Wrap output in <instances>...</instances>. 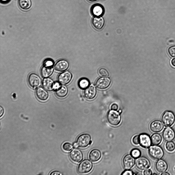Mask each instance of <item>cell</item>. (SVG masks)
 I'll list each match as a JSON object with an SVG mask.
<instances>
[{"instance_id": "60d3db41", "label": "cell", "mask_w": 175, "mask_h": 175, "mask_svg": "<svg viewBox=\"0 0 175 175\" xmlns=\"http://www.w3.org/2000/svg\"><path fill=\"white\" fill-rule=\"evenodd\" d=\"M73 147H74L75 148H77L78 147V145L76 143V142H74L73 144Z\"/></svg>"}, {"instance_id": "836d02e7", "label": "cell", "mask_w": 175, "mask_h": 175, "mask_svg": "<svg viewBox=\"0 0 175 175\" xmlns=\"http://www.w3.org/2000/svg\"><path fill=\"white\" fill-rule=\"evenodd\" d=\"M54 63L53 61L50 59L47 58L44 60L43 64L53 66Z\"/></svg>"}, {"instance_id": "e575fe53", "label": "cell", "mask_w": 175, "mask_h": 175, "mask_svg": "<svg viewBox=\"0 0 175 175\" xmlns=\"http://www.w3.org/2000/svg\"><path fill=\"white\" fill-rule=\"evenodd\" d=\"M133 174V172L130 170H126L121 174L122 175H132Z\"/></svg>"}, {"instance_id": "52a82bcc", "label": "cell", "mask_w": 175, "mask_h": 175, "mask_svg": "<svg viewBox=\"0 0 175 175\" xmlns=\"http://www.w3.org/2000/svg\"><path fill=\"white\" fill-rule=\"evenodd\" d=\"M135 163L136 167L140 170L148 169L150 166V163L149 160L144 157H140L136 159Z\"/></svg>"}, {"instance_id": "4dcf8cb0", "label": "cell", "mask_w": 175, "mask_h": 175, "mask_svg": "<svg viewBox=\"0 0 175 175\" xmlns=\"http://www.w3.org/2000/svg\"><path fill=\"white\" fill-rule=\"evenodd\" d=\"M99 73L101 76L104 77H108L109 75V73L107 70L103 68H100L99 69Z\"/></svg>"}, {"instance_id": "cb8c5ba5", "label": "cell", "mask_w": 175, "mask_h": 175, "mask_svg": "<svg viewBox=\"0 0 175 175\" xmlns=\"http://www.w3.org/2000/svg\"><path fill=\"white\" fill-rule=\"evenodd\" d=\"M91 12L94 15L96 16H100L103 13L104 9L100 5H95L92 8Z\"/></svg>"}, {"instance_id": "5b68a950", "label": "cell", "mask_w": 175, "mask_h": 175, "mask_svg": "<svg viewBox=\"0 0 175 175\" xmlns=\"http://www.w3.org/2000/svg\"><path fill=\"white\" fill-rule=\"evenodd\" d=\"M76 142L78 147L86 148L91 143L90 136L87 133L81 134L78 137Z\"/></svg>"}, {"instance_id": "b9f144b4", "label": "cell", "mask_w": 175, "mask_h": 175, "mask_svg": "<svg viewBox=\"0 0 175 175\" xmlns=\"http://www.w3.org/2000/svg\"><path fill=\"white\" fill-rule=\"evenodd\" d=\"M161 175H170V174L167 172H164L163 173H162L161 174Z\"/></svg>"}, {"instance_id": "f546056e", "label": "cell", "mask_w": 175, "mask_h": 175, "mask_svg": "<svg viewBox=\"0 0 175 175\" xmlns=\"http://www.w3.org/2000/svg\"><path fill=\"white\" fill-rule=\"evenodd\" d=\"M62 147L64 151H70L72 149L73 146L69 142H66L63 143Z\"/></svg>"}, {"instance_id": "6da1fadb", "label": "cell", "mask_w": 175, "mask_h": 175, "mask_svg": "<svg viewBox=\"0 0 175 175\" xmlns=\"http://www.w3.org/2000/svg\"><path fill=\"white\" fill-rule=\"evenodd\" d=\"M161 120L165 127H170L174 122L175 115L172 111L169 110L166 111L163 114Z\"/></svg>"}, {"instance_id": "8992f818", "label": "cell", "mask_w": 175, "mask_h": 175, "mask_svg": "<svg viewBox=\"0 0 175 175\" xmlns=\"http://www.w3.org/2000/svg\"><path fill=\"white\" fill-rule=\"evenodd\" d=\"M28 82L29 86L33 89L39 87L42 83V80L39 76L35 73H32L29 75Z\"/></svg>"}, {"instance_id": "9c48e42d", "label": "cell", "mask_w": 175, "mask_h": 175, "mask_svg": "<svg viewBox=\"0 0 175 175\" xmlns=\"http://www.w3.org/2000/svg\"><path fill=\"white\" fill-rule=\"evenodd\" d=\"M69 156L70 159L73 161L79 163L83 160V155L82 152L79 149L75 148L70 152Z\"/></svg>"}, {"instance_id": "44dd1931", "label": "cell", "mask_w": 175, "mask_h": 175, "mask_svg": "<svg viewBox=\"0 0 175 175\" xmlns=\"http://www.w3.org/2000/svg\"><path fill=\"white\" fill-rule=\"evenodd\" d=\"M155 168L156 170L160 173H163L167 170L168 166L167 163L164 160L160 159L156 162Z\"/></svg>"}, {"instance_id": "2e32d148", "label": "cell", "mask_w": 175, "mask_h": 175, "mask_svg": "<svg viewBox=\"0 0 175 175\" xmlns=\"http://www.w3.org/2000/svg\"><path fill=\"white\" fill-rule=\"evenodd\" d=\"M163 125L162 122L159 120H155L150 124L149 127L150 130L154 132H158L161 131L163 128Z\"/></svg>"}, {"instance_id": "603a6c76", "label": "cell", "mask_w": 175, "mask_h": 175, "mask_svg": "<svg viewBox=\"0 0 175 175\" xmlns=\"http://www.w3.org/2000/svg\"><path fill=\"white\" fill-rule=\"evenodd\" d=\"M55 90L56 95L59 98L65 97L66 95L68 92L67 87L64 85H60Z\"/></svg>"}, {"instance_id": "277c9868", "label": "cell", "mask_w": 175, "mask_h": 175, "mask_svg": "<svg viewBox=\"0 0 175 175\" xmlns=\"http://www.w3.org/2000/svg\"><path fill=\"white\" fill-rule=\"evenodd\" d=\"M92 168V164L88 159L83 160L78 165L77 171L78 173L84 174L90 172Z\"/></svg>"}, {"instance_id": "d6986e66", "label": "cell", "mask_w": 175, "mask_h": 175, "mask_svg": "<svg viewBox=\"0 0 175 175\" xmlns=\"http://www.w3.org/2000/svg\"><path fill=\"white\" fill-rule=\"evenodd\" d=\"M68 67V62L66 60H61L58 61L56 63L54 68L57 71L62 72L66 70Z\"/></svg>"}, {"instance_id": "ac0fdd59", "label": "cell", "mask_w": 175, "mask_h": 175, "mask_svg": "<svg viewBox=\"0 0 175 175\" xmlns=\"http://www.w3.org/2000/svg\"><path fill=\"white\" fill-rule=\"evenodd\" d=\"M53 72V66L43 64L41 69L40 73L43 77L47 78L51 76Z\"/></svg>"}, {"instance_id": "d6a6232c", "label": "cell", "mask_w": 175, "mask_h": 175, "mask_svg": "<svg viewBox=\"0 0 175 175\" xmlns=\"http://www.w3.org/2000/svg\"><path fill=\"white\" fill-rule=\"evenodd\" d=\"M132 141L133 143L136 145H137L139 143V135H136L132 138Z\"/></svg>"}, {"instance_id": "ab89813d", "label": "cell", "mask_w": 175, "mask_h": 175, "mask_svg": "<svg viewBox=\"0 0 175 175\" xmlns=\"http://www.w3.org/2000/svg\"><path fill=\"white\" fill-rule=\"evenodd\" d=\"M171 63L172 65L175 67V58H173L171 60Z\"/></svg>"}, {"instance_id": "ee69618b", "label": "cell", "mask_w": 175, "mask_h": 175, "mask_svg": "<svg viewBox=\"0 0 175 175\" xmlns=\"http://www.w3.org/2000/svg\"><path fill=\"white\" fill-rule=\"evenodd\" d=\"M88 1L90 2H94L97 1V0H88Z\"/></svg>"}, {"instance_id": "8d00e7d4", "label": "cell", "mask_w": 175, "mask_h": 175, "mask_svg": "<svg viewBox=\"0 0 175 175\" xmlns=\"http://www.w3.org/2000/svg\"><path fill=\"white\" fill-rule=\"evenodd\" d=\"M118 108V106L115 103L112 104L111 106V110L116 111Z\"/></svg>"}, {"instance_id": "ba28073f", "label": "cell", "mask_w": 175, "mask_h": 175, "mask_svg": "<svg viewBox=\"0 0 175 175\" xmlns=\"http://www.w3.org/2000/svg\"><path fill=\"white\" fill-rule=\"evenodd\" d=\"M72 78L71 73L66 71L60 74L58 76V82L60 84L65 85L68 84L71 81Z\"/></svg>"}, {"instance_id": "83f0119b", "label": "cell", "mask_w": 175, "mask_h": 175, "mask_svg": "<svg viewBox=\"0 0 175 175\" xmlns=\"http://www.w3.org/2000/svg\"><path fill=\"white\" fill-rule=\"evenodd\" d=\"M130 154L135 159H136L140 157L141 152L139 149L134 148L131 150Z\"/></svg>"}, {"instance_id": "1f68e13d", "label": "cell", "mask_w": 175, "mask_h": 175, "mask_svg": "<svg viewBox=\"0 0 175 175\" xmlns=\"http://www.w3.org/2000/svg\"><path fill=\"white\" fill-rule=\"evenodd\" d=\"M168 52L172 57L175 58V46L170 47L168 49Z\"/></svg>"}, {"instance_id": "3957f363", "label": "cell", "mask_w": 175, "mask_h": 175, "mask_svg": "<svg viewBox=\"0 0 175 175\" xmlns=\"http://www.w3.org/2000/svg\"><path fill=\"white\" fill-rule=\"evenodd\" d=\"M107 118L108 122L113 126H117L121 122L120 117L119 113L115 111L111 110L109 111Z\"/></svg>"}, {"instance_id": "8fae6325", "label": "cell", "mask_w": 175, "mask_h": 175, "mask_svg": "<svg viewBox=\"0 0 175 175\" xmlns=\"http://www.w3.org/2000/svg\"><path fill=\"white\" fill-rule=\"evenodd\" d=\"M139 144L142 147L145 148H149L151 145V141L150 136L148 134L143 133L139 135Z\"/></svg>"}, {"instance_id": "d4e9b609", "label": "cell", "mask_w": 175, "mask_h": 175, "mask_svg": "<svg viewBox=\"0 0 175 175\" xmlns=\"http://www.w3.org/2000/svg\"><path fill=\"white\" fill-rule=\"evenodd\" d=\"M18 3L20 7L23 10L29 9L31 5L30 0H19Z\"/></svg>"}, {"instance_id": "30bf717a", "label": "cell", "mask_w": 175, "mask_h": 175, "mask_svg": "<svg viewBox=\"0 0 175 175\" xmlns=\"http://www.w3.org/2000/svg\"><path fill=\"white\" fill-rule=\"evenodd\" d=\"M135 158L130 154H127L123 157L122 164L125 170H130L134 166L135 163Z\"/></svg>"}, {"instance_id": "f35d334b", "label": "cell", "mask_w": 175, "mask_h": 175, "mask_svg": "<svg viewBox=\"0 0 175 175\" xmlns=\"http://www.w3.org/2000/svg\"><path fill=\"white\" fill-rule=\"evenodd\" d=\"M0 117H1L3 115L4 113V110L3 108L1 106L0 107Z\"/></svg>"}, {"instance_id": "7bdbcfd3", "label": "cell", "mask_w": 175, "mask_h": 175, "mask_svg": "<svg viewBox=\"0 0 175 175\" xmlns=\"http://www.w3.org/2000/svg\"><path fill=\"white\" fill-rule=\"evenodd\" d=\"M9 0H1V1L2 2H8Z\"/></svg>"}, {"instance_id": "7402d4cb", "label": "cell", "mask_w": 175, "mask_h": 175, "mask_svg": "<svg viewBox=\"0 0 175 175\" xmlns=\"http://www.w3.org/2000/svg\"><path fill=\"white\" fill-rule=\"evenodd\" d=\"M104 21L103 18L101 17L96 16L93 18L92 23L94 27L97 29H100L103 27Z\"/></svg>"}, {"instance_id": "74e56055", "label": "cell", "mask_w": 175, "mask_h": 175, "mask_svg": "<svg viewBox=\"0 0 175 175\" xmlns=\"http://www.w3.org/2000/svg\"><path fill=\"white\" fill-rule=\"evenodd\" d=\"M49 174L50 175H62V174L60 172L57 171H54L52 172Z\"/></svg>"}, {"instance_id": "e0dca14e", "label": "cell", "mask_w": 175, "mask_h": 175, "mask_svg": "<svg viewBox=\"0 0 175 175\" xmlns=\"http://www.w3.org/2000/svg\"><path fill=\"white\" fill-rule=\"evenodd\" d=\"M36 94L38 99L42 101L46 100L48 97V92L44 88L42 87H39L36 89Z\"/></svg>"}, {"instance_id": "9a60e30c", "label": "cell", "mask_w": 175, "mask_h": 175, "mask_svg": "<svg viewBox=\"0 0 175 175\" xmlns=\"http://www.w3.org/2000/svg\"><path fill=\"white\" fill-rule=\"evenodd\" d=\"M55 85L53 80L50 78H45L42 81V86L47 91H51L54 89Z\"/></svg>"}, {"instance_id": "f1b7e54d", "label": "cell", "mask_w": 175, "mask_h": 175, "mask_svg": "<svg viewBox=\"0 0 175 175\" xmlns=\"http://www.w3.org/2000/svg\"><path fill=\"white\" fill-rule=\"evenodd\" d=\"M165 147L168 151H173L175 149V143L172 141H168L166 143Z\"/></svg>"}, {"instance_id": "d590c367", "label": "cell", "mask_w": 175, "mask_h": 175, "mask_svg": "<svg viewBox=\"0 0 175 175\" xmlns=\"http://www.w3.org/2000/svg\"><path fill=\"white\" fill-rule=\"evenodd\" d=\"M152 171L149 169H147L143 172V174L145 175H151L152 174Z\"/></svg>"}, {"instance_id": "5bb4252c", "label": "cell", "mask_w": 175, "mask_h": 175, "mask_svg": "<svg viewBox=\"0 0 175 175\" xmlns=\"http://www.w3.org/2000/svg\"><path fill=\"white\" fill-rule=\"evenodd\" d=\"M162 137L166 141H171L175 138V131L171 128H166L163 131Z\"/></svg>"}, {"instance_id": "ffe728a7", "label": "cell", "mask_w": 175, "mask_h": 175, "mask_svg": "<svg viewBox=\"0 0 175 175\" xmlns=\"http://www.w3.org/2000/svg\"><path fill=\"white\" fill-rule=\"evenodd\" d=\"M101 153L100 151L97 149H94L90 152L89 158L92 162H95L98 161L100 159Z\"/></svg>"}, {"instance_id": "7c38bea8", "label": "cell", "mask_w": 175, "mask_h": 175, "mask_svg": "<svg viewBox=\"0 0 175 175\" xmlns=\"http://www.w3.org/2000/svg\"><path fill=\"white\" fill-rule=\"evenodd\" d=\"M111 82V80L109 78L101 77L97 80L95 85L98 88L103 89L108 88L110 85Z\"/></svg>"}, {"instance_id": "484cf974", "label": "cell", "mask_w": 175, "mask_h": 175, "mask_svg": "<svg viewBox=\"0 0 175 175\" xmlns=\"http://www.w3.org/2000/svg\"><path fill=\"white\" fill-rule=\"evenodd\" d=\"M151 139L152 144L155 145L159 144L162 140L161 136L158 133H155L152 134L151 136Z\"/></svg>"}, {"instance_id": "4316f807", "label": "cell", "mask_w": 175, "mask_h": 175, "mask_svg": "<svg viewBox=\"0 0 175 175\" xmlns=\"http://www.w3.org/2000/svg\"><path fill=\"white\" fill-rule=\"evenodd\" d=\"M89 80L86 78H82L78 81V85L80 88L84 89L87 88L89 85Z\"/></svg>"}, {"instance_id": "7a4b0ae2", "label": "cell", "mask_w": 175, "mask_h": 175, "mask_svg": "<svg viewBox=\"0 0 175 175\" xmlns=\"http://www.w3.org/2000/svg\"><path fill=\"white\" fill-rule=\"evenodd\" d=\"M150 156L156 160L161 159L164 155L162 148L160 146L154 145L150 147L148 150Z\"/></svg>"}, {"instance_id": "4fadbf2b", "label": "cell", "mask_w": 175, "mask_h": 175, "mask_svg": "<svg viewBox=\"0 0 175 175\" xmlns=\"http://www.w3.org/2000/svg\"><path fill=\"white\" fill-rule=\"evenodd\" d=\"M96 94V88L94 85H89L85 89L84 92V96L87 99L91 100L94 98Z\"/></svg>"}]
</instances>
